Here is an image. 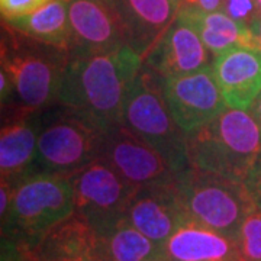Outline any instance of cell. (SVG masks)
I'll return each instance as SVG.
<instances>
[{"instance_id": "cell-32", "label": "cell", "mask_w": 261, "mask_h": 261, "mask_svg": "<svg viewBox=\"0 0 261 261\" xmlns=\"http://www.w3.org/2000/svg\"><path fill=\"white\" fill-rule=\"evenodd\" d=\"M173 2H174V3H176V5H177L178 8H180V5H181V3H183V0H173Z\"/></svg>"}, {"instance_id": "cell-1", "label": "cell", "mask_w": 261, "mask_h": 261, "mask_svg": "<svg viewBox=\"0 0 261 261\" xmlns=\"http://www.w3.org/2000/svg\"><path fill=\"white\" fill-rule=\"evenodd\" d=\"M142 65L144 57L129 45L102 53H70L57 103L112 129L121 125L126 96Z\"/></svg>"}, {"instance_id": "cell-9", "label": "cell", "mask_w": 261, "mask_h": 261, "mask_svg": "<svg viewBox=\"0 0 261 261\" xmlns=\"http://www.w3.org/2000/svg\"><path fill=\"white\" fill-rule=\"evenodd\" d=\"M102 159L137 189L167 185L178 178L160 151L122 125L108 132Z\"/></svg>"}, {"instance_id": "cell-22", "label": "cell", "mask_w": 261, "mask_h": 261, "mask_svg": "<svg viewBox=\"0 0 261 261\" xmlns=\"http://www.w3.org/2000/svg\"><path fill=\"white\" fill-rule=\"evenodd\" d=\"M238 250L243 261H261V211L254 209L244 221L238 235Z\"/></svg>"}, {"instance_id": "cell-11", "label": "cell", "mask_w": 261, "mask_h": 261, "mask_svg": "<svg viewBox=\"0 0 261 261\" xmlns=\"http://www.w3.org/2000/svg\"><path fill=\"white\" fill-rule=\"evenodd\" d=\"M125 219L161 248L171 233L189 221L176 181L137 189Z\"/></svg>"}, {"instance_id": "cell-26", "label": "cell", "mask_w": 261, "mask_h": 261, "mask_svg": "<svg viewBox=\"0 0 261 261\" xmlns=\"http://www.w3.org/2000/svg\"><path fill=\"white\" fill-rule=\"evenodd\" d=\"M13 199V183L2 178V186H0V215L2 221L8 216L10 205Z\"/></svg>"}, {"instance_id": "cell-33", "label": "cell", "mask_w": 261, "mask_h": 261, "mask_svg": "<svg viewBox=\"0 0 261 261\" xmlns=\"http://www.w3.org/2000/svg\"><path fill=\"white\" fill-rule=\"evenodd\" d=\"M257 5L260 6V9H261V0H257Z\"/></svg>"}, {"instance_id": "cell-5", "label": "cell", "mask_w": 261, "mask_h": 261, "mask_svg": "<svg viewBox=\"0 0 261 261\" xmlns=\"http://www.w3.org/2000/svg\"><path fill=\"white\" fill-rule=\"evenodd\" d=\"M164 79L142 65L130 86L121 125L160 151L178 177L190 168L187 157V132L178 126L168 109Z\"/></svg>"}, {"instance_id": "cell-24", "label": "cell", "mask_w": 261, "mask_h": 261, "mask_svg": "<svg viewBox=\"0 0 261 261\" xmlns=\"http://www.w3.org/2000/svg\"><path fill=\"white\" fill-rule=\"evenodd\" d=\"M244 185L251 196L255 207L261 211V155L255 161V164L252 166L251 171L248 173Z\"/></svg>"}, {"instance_id": "cell-14", "label": "cell", "mask_w": 261, "mask_h": 261, "mask_svg": "<svg viewBox=\"0 0 261 261\" xmlns=\"http://www.w3.org/2000/svg\"><path fill=\"white\" fill-rule=\"evenodd\" d=\"M212 70L228 108L250 111L261 93V51L229 48L215 56Z\"/></svg>"}, {"instance_id": "cell-30", "label": "cell", "mask_w": 261, "mask_h": 261, "mask_svg": "<svg viewBox=\"0 0 261 261\" xmlns=\"http://www.w3.org/2000/svg\"><path fill=\"white\" fill-rule=\"evenodd\" d=\"M250 112L254 115V118L261 123V93L260 96L255 99V102L252 103V106L250 108Z\"/></svg>"}, {"instance_id": "cell-17", "label": "cell", "mask_w": 261, "mask_h": 261, "mask_svg": "<svg viewBox=\"0 0 261 261\" xmlns=\"http://www.w3.org/2000/svg\"><path fill=\"white\" fill-rule=\"evenodd\" d=\"M38 123L32 112L20 108L3 123L0 132L2 178L16 181L34 171L38 154Z\"/></svg>"}, {"instance_id": "cell-8", "label": "cell", "mask_w": 261, "mask_h": 261, "mask_svg": "<svg viewBox=\"0 0 261 261\" xmlns=\"http://www.w3.org/2000/svg\"><path fill=\"white\" fill-rule=\"evenodd\" d=\"M74 192V214L97 232L125 218L137 187L121 177L103 159L70 176Z\"/></svg>"}, {"instance_id": "cell-25", "label": "cell", "mask_w": 261, "mask_h": 261, "mask_svg": "<svg viewBox=\"0 0 261 261\" xmlns=\"http://www.w3.org/2000/svg\"><path fill=\"white\" fill-rule=\"evenodd\" d=\"M254 9L252 0H225V13L238 22L250 16Z\"/></svg>"}, {"instance_id": "cell-13", "label": "cell", "mask_w": 261, "mask_h": 261, "mask_svg": "<svg viewBox=\"0 0 261 261\" xmlns=\"http://www.w3.org/2000/svg\"><path fill=\"white\" fill-rule=\"evenodd\" d=\"M209 53L195 29L176 16L166 34L145 57L144 65L163 79L181 77L211 67Z\"/></svg>"}, {"instance_id": "cell-18", "label": "cell", "mask_w": 261, "mask_h": 261, "mask_svg": "<svg viewBox=\"0 0 261 261\" xmlns=\"http://www.w3.org/2000/svg\"><path fill=\"white\" fill-rule=\"evenodd\" d=\"M163 251L170 261H243L233 240L193 221L180 225Z\"/></svg>"}, {"instance_id": "cell-2", "label": "cell", "mask_w": 261, "mask_h": 261, "mask_svg": "<svg viewBox=\"0 0 261 261\" xmlns=\"http://www.w3.org/2000/svg\"><path fill=\"white\" fill-rule=\"evenodd\" d=\"M261 155V123L251 112L226 108L212 121L187 132L190 167L245 181Z\"/></svg>"}, {"instance_id": "cell-29", "label": "cell", "mask_w": 261, "mask_h": 261, "mask_svg": "<svg viewBox=\"0 0 261 261\" xmlns=\"http://www.w3.org/2000/svg\"><path fill=\"white\" fill-rule=\"evenodd\" d=\"M250 29H251L254 39H255V48H257L258 51H261V16L252 22V25L250 27Z\"/></svg>"}, {"instance_id": "cell-23", "label": "cell", "mask_w": 261, "mask_h": 261, "mask_svg": "<svg viewBox=\"0 0 261 261\" xmlns=\"http://www.w3.org/2000/svg\"><path fill=\"white\" fill-rule=\"evenodd\" d=\"M49 2L51 0H0V10L5 20H13L34 13Z\"/></svg>"}, {"instance_id": "cell-12", "label": "cell", "mask_w": 261, "mask_h": 261, "mask_svg": "<svg viewBox=\"0 0 261 261\" xmlns=\"http://www.w3.org/2000/svg\"><path fill=\"white\" fill-rule=\"evenodd\" d=\"M68 18L73 31L70 53H102L128 45L118 12L103 0H70Z\"/></svg>"}, {"instance_id": "cell-3", "label": "cell", "mask_w": 261, "mask_h": 261, "mask_svg": "<svg viewBox=\"0 0 261 261\" xmlns=\"http://www.w3.org/2000/svg\"><path fill=\"white\" fill-rule=\"evenodd\" d=\"M12 183V205L2 221L3 241L31 251L45 233L74 214L73 185L67 176L39 171Z\"/></svg>"}, {"instance_id": "cell-28", "label": "cell", "mask_w": 261, "mask_h": 261, "mask_svg": "<svg viewBox=\"0 0 261 261\" xmlns=\"http://www.w3.org/2000/svg\"><path fill=\"white\" fill-rule=\"evenodd\" d=\"M2 261H32L22 250H19L16 245L3 241V255Z\"/></svg>"}, {"instance_id": "cell-16", "label": "cell", "mask_w": 261, "mask_h": 261, "mask_svg": "<svg viewBox=\"0 0 261 261\" xmlns=\"http://www.w3.org/2000/svg\"><path fill=\"white\" fill-rule=\"evenodd\" d=\"M112 6L123 23L128 45L144 60L178 13L173 0H115Z\"/></svg>"}, {"instance_id": "cell-15", "label": "cell", "mask_w": 261, "mask_h": 261, "mask_svg": "<svg viewBox=\"0 0 261 261\" xmlns=\"http://www.w3.org/2000/svg\"><path fill=\"white\" fill-rule=\"evenodd\" d=\"M27 255L32 261H106L97 231L75 214L45 233Z\"/></svg>"}, {"instance_id": "cell-27", "label": "cell", "mask_w": 261, "mask_h": 261, "mask_svg": "<svg viewBox=\"0 0 261 261\" xmlns=\"http://www.w3.org/2000/svg\"><path fill=\"white\" fill-rule=\"evenodd\" d=\"M224 0H183V8H195L203 12H216L222 6Z\"/></svg>"}, {"instance_id": "cell-6", "label": "cell", "mask_w": 261, "mask_h": 261, "mask_svg": "<svg viewBox=\"0 0 261 261\" xmlns=\"http://www.w3.org/2000/svg\"><path fill=\"white\" fill-rule=\"evenodd\" d=\"M108 132L92 116L61 106L60 111L39 119L34 171L70 177L102 159Z\"/></svg>"}, {"instance_id": "cell-20", "label": "cell", "mask_w": 261, "mask_h": 261, "mask_svg": "<svg viewBox=\"0 0 261 261\" xmlns=\"http://www.w3.org/2000/svg\"><path fill=\"white\" fill-rule=\"evenodd\" d=\"M6 23L20 34L42 44L65 51L71 49L73 31L68 18V0H51L34 13L6 20Z\"/></svg>"}, {"instance_id": "cell-31", "label": "cell", "mask_w": 261, "mask_h": 261, "mask_svg": "<svg viewBox=\"0 0 261 261\" xmlns=\"http://www.w3.org/2000/svg\"><path fill=\"white\" fill-rule=\"evenodd\" d=\"M145 261H170L166 257V254L163 252V254H159V255H155V257H151V258H148V260Z\"/></svg>"}, {"instance_id": "cell-7", "label": "cell", "mask_w": 261, "mask_h": 261, "mask_svg": "<svg viewBox=\"0 0 261 261\" xmlns=\"http://www.w3.org/2000/svg\"><path fill=\"white\" fill-rule=\"evenodd\" d=\"M176 185L189 221L237 243L245 218L255 209L243 181L190 167Z\"/></svg>"}, {"instance_id": "cell-10", "label": "cell", "mask_w": 261, "mask_h": 261, "mask_svg": "<svg viewBox=\"0 0 261 261\" xmlns=\"http://www.w3.org/2000/svg\"><path fill=\"white\" fill-rule=\"evenodd\" d=\"M163 93L174 121L185 132L203 126L228 108L212 65L193 74L164 79Z\"/></svg>"}, {"instance_id": "cell-19", "label": "cell", "mask_w": 261, "mask_h": 261, "mask_svg": "<svg viewBox=\"0 0 261 261\" xmlns=\"http://www.w3.org/2000/svg\"><path fill=\"white\" fill-rule=\"evenodd\" d=\"M177 16L195 29L214 56L233 47L257 49L250 27H245L224 12H203L195 8H183Z\"/></svg>"}, {"instance_id": "cell-21", "label": "cell", "mask_w": 261, "mask_h": 261, "mask_svg": "<svg viewBox=\"0 0 261 261\" xmlns=\"http://www.w3.org/2000/svg\"><path fill=\"white\" fill-rule=\"evenodd\" d=\"M97 233L106 261H145L164 252L125 218Z\"/></svg>"}, {"instance_id": "cell-4", "label": "cell", "mask_w": 261, "mask_h": 261, "mask_svg": "<svg viewBox=\"0 0 261 261\" xmlns=\"http://www.w3.org/2000/svg\"><path fill=\"white\" fill-rule=\"evenodd\" d=\"M70 51L35 41L6 23L2 70L9 77L20 108L35 113L57 103Z\"/></svg>"}]
</instances>
